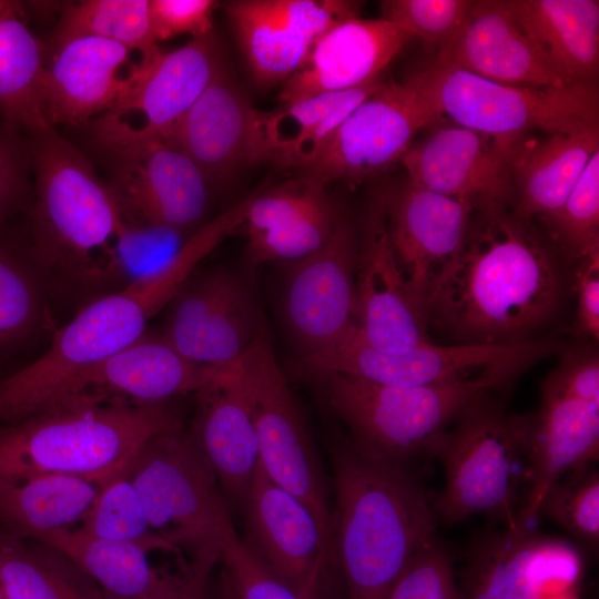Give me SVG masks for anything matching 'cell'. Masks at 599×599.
Instances as JSON below:
<instances>
[{"instance_id":"4","label":"cell","mask_w":599,"mask_h":599,"mask_svg":"<svg viewBox=\"0 0 599 599\" xmlns=\"http://www.w3.org/2000/svg\"><path fill=\"white\" fill-rule=\"evenodd\" d=\"M335 559L348 599H387L417 551L436 536L433 505L406 466L349 440L333 451Z\"/></svg>"},{"instance_id":"48","label":"cell","mask_w":599,"mask_h":599,"mask_svg":"<svg viewBox=\"0 0 599 599\" xmlns=\"http://www.w3.org/2000/svg\"><path fill=\"white\" fill-rule=\"evenodd\" d=\"M217 4L213 0H149L155 40L164 41L180 34H191L193 39L211 34Z\"/></svg>"},{"instance_id":"35","label":"cell","mask_w":599,"mask_h":599,"mask_svg":"<svg viewBox=\"0 0 599 599\" xmlns=\"http://www.w3.org/2000/svg\"><path fill=\"white\" fill-rule=\"evenodd\" d=\"M101 486L82 477L44 474L0 480V529L21 539L81 522Z\"/></svg>"},{"instance_id":"29","label":"cell","mask_w":599,"mask_h":599,"mask_svg":"<svg viewBox=\"0 0 599 599\" xmlns=\"http://www.w3.org/2000/svg\"><path fill=\"white\" fill-rule=\"evenodd\" d=\"M325 187L302 176L256 192L240 227L247 236L246 255L253 266L292 263L326 244L342 214Z\"/></svg>"},{"instance_id":"38","label":"cell","mask_w":599,"mask_h":599,"mask_svg":"<svg viewBox=\"0 0 599 599\" xmlns=\"http://www.w3.org/2000/svg\"><path fill=\"white\" fill-rule=\"evenodd\" d=\"M41 545L0 529V582L7 599H105L71 560Z\"/></svg>"},{"instance_id":"34","label":"cell","mask_w":599,"mask_h":599,"mask_svg":"<svg viewBox=\"0 0 599 599\" xmlns=\"http://www.w3.org/2000/svg\"><path fill=\"white\" fill-rule=\"evenodd\" d=\"M52 285L26 235L0 225V362L54 329Z\"/></svg>"},{"instance_id":"3","label":"cell","mask_w":599,"mask_h":599,"mask_svg":"<svg viewBox=\"0 0 599 599\" xmlns=\"http://www.w3.org/2000/svg\"><path fill=\"white\" fill-rule=\"evenodd\" d=\"M224 240L223 227L207 223L162 266L84 304L41 357L0 380V425L57 409L82 374L145 334L150 319Z\"/></svg>"},{"instance_id":"21","label":"cell","mask_w":599,"mask_h":599,"mask_svg":"<svg viewBox=\"0 0 599 599\" xmlns=\"http://www.w3.org/2000/svg\"><path fill=\"white\" fill-rule=\"evenodd\" d=\"M134 53L94 37L47 43L41 100L48 124L82 125L110 111L139 73Z\"/></svg>"},{"instance_id":"13","label":"cell","mask_w":599,"mask_h":599,"mask_svg":"<svg viewBox=\"0 0 599 599\" xmlns=\"http://www.w3.org/2000/svg\"><path fill=\"white\" fill-rule=\"evenodd\" d=\"M441 116L407 77L383 84L337 126L303 176L326 185L368 179L402 160L415 135Z\"/></svg>"},{"instance_id":"31","label":"cell","mask_w":599,"mask_h":599,"mask_svg":"<svg viewBox=\"0 0 599 599\" xmlns=\"http://www.w3.org/2000/svg\"><path fill=\"white\" fill-rule=\"evenodd\" d=\"M598 151L599 128L514 140L509 151L514 215L529 222L535 216L546 220L555 214Z\"/></svg>"},{"instance_id":"7","label":"cell","mask_w":599,"mask_h":599,"mask_svg":"<svg viewBox=\"0 0 599 599\" xmlns=\"http://www.w3.org/2000/svg\"><path fill=\"white\" fill-rule=\"evenodd\" d=\"M319 378L329 407L349 432V443L368 456L404 466L414 457L432 455L448 425L470 402L512 383L495 373L412 387L343 374Z\"/></svg>"},{"instance_id":"18","label":"cell","mask_w":599,"mask_h":599,"mask_svg":"<svg viewBox=\"0 0 599 599\" xmlns=\"http://www.w3.org/2000/svg\"><path fill=\"white\" fill-rule=\"evenodd\" d=\"M247 540L257 559L305 599H315L334 544L296 496L272 480L258 461L245 501Z\"/></svg>"},{"instance_id":"12","label":"cell","mask_w":599,"mask_h":599,"mask_svg":"<svg viewBox=\"0 0 599 599\" xmlns=\"http://www.w3.org/2000/svg\"><path fill=\"white\" fill-rule=\"evenodd\" d=\"M236 368L248 399L263 469L309 508L334 544L333 512L316 450L265 324Z\"/></svg>"},{"instance_id":"20","label":"cell","mask_w":599,"mask_h":599,"mask_svg":"<svg viewBox=\"0 0 599 599\" xmlns=\"http://www.w3.org/2000/svg\"><path fill=\"white\" fill-rule=\"evenodd\" d=\"M580 571L575 546L516 521L473 549L461 599H540L549 589L568 588Z\"/></svg>"},{"instance_id":"26","label":"cell","mask_w":599,"mask_h":599,"mask_svg":"<svg viewBox=\"0 0 599 599\" xmlns=\"http://www.w3.org/2000/svg\"><path fill=\"white\" fill-rule=\"evenodd\" d=\"M412 39L384 19L342 20L316 40L302 67L284 81L280 104L372 82Z\"/></svg>"},{"instance_id":"39","label":"cell","mask_w":599,"mask_h":599,"mask_svg":"<svg viewBox=\"0 0 599 599\" xmlns=\"http://www.w3.org/2000/svg\"><path fill=\"white\" fill-rule=\"evenodd\" d=\"M79 37L116 42L148 64L161 54L150 22L149 0H82L63 7L49 44Z\"/></svg>"},{"instance_id":"46","label":"cell","mask_w":599,"mask_h":599,"mask_svg":"<svg viewBox=\"0 0 599 599\" xmlns=\"http://www.w3.org/2000/svg\"><path fill=\"white\" fill-rule=\"evenodd\" d=\"M22 133L0 122V225L28 214L34 199L30 142Z\"/></svg>"},{"instance_id":"10","label":"cell","mask_w":599,"mask_h":599,"mask_svg":"<svg viewBox=\"0 0 599 599\" xmlns=\"http://www.w3.org/2000/svg\"><path fill=\"white\" fill-rule=\"evenodd\" d=\"M554 338L514 344L439 345L432 342L403 352L370 346L354 326L331 347L302 357L301 369L314 376L343 374L389 386H427L470 378L474 370L495 373L514 380L538 361L559 353Z\"/></svg>"},{"instance_id":"43","label":"cell","mask_w":599,"mask_h":599,"mask_svg":"<svg viewBox=\"0 0 599 599\" xmlns=\"http://www.w3.org/2000/svg\"><path fill=\"white\" fill-rule=\"evenodd\" d=\"M473 3L469 0H386L380 2V19L419 38L438 52L460 30Z\"/></svg>"},{"instance_id":"14","label":"cell","mask_w":599,"mask_h":599,"mask_svg":"<svg viewBox=\"0 0 599 599\" xmlns=\"http://www.w3.org/2000/svg\"><path fill=\"white\" fill-rule=\"evenodd\" d=\"M164 308L160 335L206 367L236 365L264 325L252 282L227 268L194 272Z\"/></svg>"},{"instance_id":"32","label":"cell","mask_w":599,"mask_h":599,"mask_svg":"<svg viewBox=\"0 0 599 599\" xmlns=\"http://www.w3.org/2000/svg\"><path fill=\"white\" fill-rule=\"evenodd\" d=\"M548 65L568 84L598 85L597 0H506Z\"/></svg>"},{"instance_id":"30","label":"cell","mask_w":599,"mask_h":599,"mask_svg":"<svg viewBox=\"0 0 599 599\" xmlns=\"http://www.w3.org/2000/svg\"><path fill=\"white\" fill-rule=\"evenodd\" d=\"M435 58L483 79L517 87H564L524 33L506 0L474 1L454 39Z\"/></svg>"},{"instance_id":"40","label":"cell","mask_w":599,"mask_h":599,"mask_svg":"<svg viewBox=\"0 0 599 599\" xmlns=\"http://www.w3.org/2000/svg\"><path fill=\"white\" fill-rule=\"evenodd\" d=\"M78 529L98 538L136 544L152 552L187 558L185 551L152 530L136 489L122 471L101 487Z\"/></svg>"},{"instance_id":"36","label":"cell","mask_w":599,"mask_h":599,"mask_svg":"<svg viewBox=\"0 0 599 599\" xmlns=\"http://www.w3.org/2000/svg\"><path fill=\"white\" fill-rule=\"evenodd\" d=\"M47 42L28 27L21 3L0 0V120L32 134L49 128L42 108L41 77Z\"/></svg>"},{"instance_id":"50","label":"cell","mask_w":599,"mask_h":599,"mask_svg":"<svg viewBox=\"0 0 599 599\" xmlns=\"http://www.w3.org/2000/svg\"><path fill=\"white\" fill-rule=\"evenodd\" d=\"M573 273V290L577 311L573 323L575 334L580 338H599V253L577 261Z\"/></svg>"},{"instance_id":"25","label":"cell","mask_w":599,"mask_h":599,"mask_svg":"<svg viewBox=\"0 0 599 599\" xmlns=\"http://www.w3.org/2000/svg\"><path fill=\"white\" fill-rule=\"evenodd\" d=\"M213 370L184 358L161 335L145 333L82 374L57 409L170 402L195 393Z\"/></svg>"},{"instance_id":"51","label":"cell","mask_w":599,"mask_h":599,"mask_svg":"<svg viewBox=\"0 0 599 599\" xmlns=\"http://www.w3.org/2000/svg\"><path fill=\"white\" fill-rule=\"evenodd\" d=\"M219 562L221 558L216 555L193 557L187 571L174 588L150 599H211L209 580Z\"/></svg>"},{"instance_id":"8","label":"cell","mask_w":599,"mask_h":599,"mask_svg":"<svg viewBox=\"0 0 599 599\" xmlns=\"http://www.w3.org/2000/svg\"><path fill=\"white\" fill-rule=\"evenodd\" d=\"M122 474L136 489L152 530L191 558L221 557L240 539L213 470L183 428L150 438Z\"/></svg>"},{"instance_id":"11","label":"cell","mask_w":599,"mask_h":599,"mask_svg":"<svg viewBox=\"0 0 599 599\" xmlns=\"http://www.w3.org/2000/svg\"><path fill=\"white\" fill-rule=\"evenodd\" d=\"M92 135L106 160V183L124 221L186 234L209 222L213 184L172 141L95 131Z\"/></svg>"},{"instance_id":"28","label":"cell","mask_w":599,"mask_h":599,"mask_svg":"<svg viewBox=\"0 0 599 599\" xmlns=\"http://www.w3.org/2000/svg\"><path fill=\"white\" fill-rule=\"evenodd\" d=\"M598 454L599 404L541 383L540 406L531 415L527 488L517 521L535 524L545 493L566 475L592 466Z\"/></svg>"},{"instance_id":"9","label":"cell","mask_w":599,"mask_h":599,"mask_svg":"<svg viewBox=\"0 0 599 599\" xmlns=\"http://www.w3.org/2000/svg\"><path fill=\"white\" fill-rule=\"evenodd\" d=\"M408 78L441 118L491 136L519 139L535 130L559 134L599 128L598 85H507L435 57Z\"/></svg>"},{"instance_id":"24","label":"cell","mask_w":599,"mask_h":599,"mask_svg":"<svg viewBox=\"0 0 599 599\" xmlns=\"http://www.w3.org/2000/svg\"><path fill=\"white\" fill-rule=\"evenodd\" d=\"M165 138L213 185L241 167L272 161L264 111L252 105L223 68Z\"/></svg>"},{"instance_id":"49","label":"cell","mask_w":599,"mask_h":599,"mask_svg":"<svg viewBox=\"0 0 599 599\" xmlns=\"http://www.w3.org/2000/svg\"><path fill=\"white\" fill-rule=\"evenodd\" d=\"M558 354V365L542 383L565 395L599 404L598 349L593 345L562 346Z\"/></svg>"},{"instance_id":"6","label":"cell","mask_w":599,"mask_h":599,"mask_svg":"<svg viewBox=\"0 0 599 599\" xmlns=\"http://www.w3.org/2000/svg\"><path fill=\"white\" fill-rule=\"evenodd\" d=\"M531 415L507 410L486 393L470 402L435 444L445 483L436 518L456 524L475 515L516 524L528 465Z\"/></svg>"},{"instance_id":"5","label":"cell","mask_w":599,"mask_h":599,"mask_svg":"<svg viewBox=\"0 0 599 599\" xmlns=\"http://www.w3.org/2000/svg\"><path fill=\"white\" fill-rule=\"evenodd\" d=\"M181 428L182 414L171 400L63 408L1 424L0 480L62 474L102 487L150 438Z\"/></svg>"},{"instance_id":"33","label":"cell","mask_w":599,"mask_h":599,"mask_svg":"<svg viewBox=\"0 0 599 599\" xmlns=\"http://www.w3.org/2000/svg\"><path fill=\"white\" fill-rule=\"evenodd\" d=\"M71 560L105 599H150L174 588L187 567L170 571L154 567L149 549L132 542L90 536L78 528L59 529L34 539Z\"/></svg>"},{"instance_id":"42","label":"cell","mask_w":599,"mask_h":599,"mask_svg":"<svg viewBox=\"0 0 599 599\" xmlns=\"http://www.w3.org/2000/svg\"><path fill=\"white\" fill-rule=\"evenodd\" d=\"M545 221L567 258L599 253V151L561 207Z\"/></svg>"},{"instance_id":"15","label":"cell","mask_w":599,"mask_h":599,"mask_svg":"<svg viewBox=\"0 0 599 599\" xmlns=\"http://www.w3.org/2000/svg\"><path fill=\"white\" fill-rule=\"evenodd\" d=\"M357 258L355 231L342 214L324 246L287 263L283 319L302 357L331 347L357 325Z\"/></svg>"},{"instance_id":"19","label":"cell","mask_w":599,"mask_h":599,"mask_svg":"<svg viewBox=\"0 0 599 599\" xmlns=\"http://www.w3.org/2000/svg\"><path fill=\"white\" fill-rule=\"evenodd\" d=\"M347 0H235L225 11L254 79L285 81L304 63L316 40L335 23L357 18Z\"/></svg>"},{"instance_id":"2","label":"cell","mask_w":599,"mask_h":599,"mask_svg":"<svg viewBox=\"0 0 599 599\" xmlns=\"http://www.w3.org/2000/svg\"><path fill=\"white\" fill-rule=\"evenodd\" d=\"M29 138L34 199L27 236L54 294L87 304L120 290L123 217L108 183L53 126Z\"/></svg>"},{"instance_id":"22","label":"cell","mask_w":599,"mask_h":599,"mask_svg":"<svg viewBox=\"0 0 599 599\" xmlns=\"http://www.w3.org/2000/svg\"><path fill=\"white\" fill-rule=\"evenodd\" d=\"M355 277L357 326L373 347L403 352L429 343L426 319L417 307L393 248L379 194L368 211Z\"/></svg>"},{"instance_id":"41","label":"cell","mask_w":599,"mask_h":599,"mask_svg":"<svg viewBox=\"0 0 599 599\" xmlns=\"http://www.w3.org/2000/svg\"><path fill=\"white\" fill-rule=\"evenodd\" d=\"M544 515L590 550L599 544V474L592 466L570 473L544 495Z\"/></svg>"},{"instance_id":"1","label":"cell","mask_w":599,"mask_h":599,"mask_svg":"<svg viewBox=\"0 0 599 599\" xmlns=\"http://www.w3.org/2000/svg\"><path fill=\"white\" fill-rule=\"evenodd\" d=\"M473 212L459 252L429 291L426 323L457 344L532 339L561 307L565 271L528 222L506 209Z\"/></svg>"},{"instance_id":"47","label":"cell","mask_w":599,"mask_h":599,"mask_svg":"<svg viewBox=\"0 0 599 599\" xmlns=\"http://www.w3.org/2000/svg\"><path fill=\"white\" fill-rule=\"evenodd\" d=\"M225 586L236 599H305L268 570L240 538L221 556Z\"/></svg>"},{"instance_id":"44","label":"cell","mask_w":599,"mask_h":599,"mask_svg":"<svg viewBox=\"0 0 599 599\" xmlns=\"http://www.w3.org/2000/svg\"><path fill=\"white\" fill-rule=\"evenodd\" d=\"M192 234L154 224L123 220L116 242V256L125 284L170 261Z\"/></svg>"},{"instance_id":"53","label":"cell","mask_w":599,"mask_h":599,"mask_svg":"<svg viewBox=\"0 0 599 599\" xmlns=\"http://www.w3.org/2000/svg\"><path fill=\"white\" fill-rule=\"evenodd\" d=\"M0 599H7V597L4 595V591H3V588L1 586V582H0Z\"/></svg>"},{"instance_id":"45","label":"cell","mask_w":599,"mask_h":599,"mask_svg":"<svg viewBox=\"0 0 599 599\" xmlns=\"http://www.w3.org/2000/svg\"><path fill=\"white\" fill-rule=\"evenodd\" d=\"M387 599H461L451 557L436 536L413 557Z\"/></svg>"},{"instance_id":"16","label":"cell","mask_w":599,"mask_h":599,"mask_svg":"<svg viewBox=\"0 0 599 599\" xmlns=\"http://www.w3.org/2000/svg\"><path fill=\"white\" fill-rule=\"evenodd\" d=\"M432 126L400 160L407 180L467 203L474 211L506 209L514 199L509 151L516 139L491 136L454 122Z\"/></svg>"},{"instance_id":"37","label":"cell","mask_w":599,"mask_h":599,"mask_svg":"<svg viewBox=\"0 0 599 599\" xmlns=\"http://www.w3.org/2000/svg\"><path fill=\"white\" fill-rule=\"evenodd\" d=\"M382 84L378 78L358 88L318 94L264 111L271 162L301 169L309 164L345 118Z\"/></svg>"},{"instance_id":"17","label":"cell","mask_w":599,"mask_h":599,"mask_svg":"<svg viewBox=\"0 0 599 599\" xmlns=\"http://www.w3.org/2000/svg\"><path fill=\"white\" fill-rule=\"evenodd\" d=\"M222 69L213 34L194 38L140 64L114 106L94 119L92 131L134 138H165Z\"/></svg>"},{"instance_id":"27","label":"cell","mask_w":599,"mask_h":599,"mask_svg":"<svg viewBox=\"0 0 599 599\" xmlns=\"http://www.w3.org/2000/svg\"><path fill=\"white\" fill-rule=\"evenodd\" d=\"M194 394L196 410L189 433L213 470L226 501L244 507L260 451L236 365L214 368Z\"/></svg>"},{"instance_id":"52","label":"cell","mask_w":599,"mask_h":599,"mask_svg":"<svg viewBox=\"0 0 599 599\" xmlns=\"http://www.w3.org/2000/svg\"><path fill=\"white\" fill-rule=\"evenodd\" d=\"M223 599H236L232 591L225 586L224 598Z\"/></svg>"},{"instance_id":"23","label":"cell","mask_w":599,"mask_h":599,"mask_svg":"<svg viewBox=\"0 0 599 599\" xmlns=\"http://www.w3.org/2000/svg\"><path fill=\"white\" fill-rule=\"evenodd\" d=\"M383 194L393 248L425 316L429 291L459 252L474 209L408 180Z\"/></svg>"}]
</instances>
